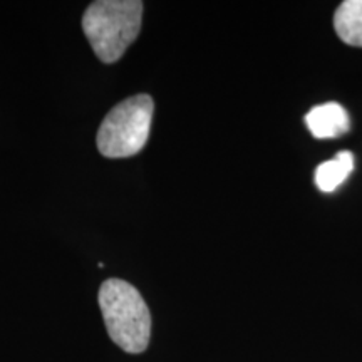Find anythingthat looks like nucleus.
<instances>
[{"label": "nucleus", "instance_id": "1", "mask_svg": "<svg viewBox=\"0 0 362 362\" xmlns=\"http://www.w3.org/2000/svg\"><path fill=\"white\" fill-rule=\"evenodd\" d=\"M98 300L112 342L128 354L146 351L151 336V314L138 288L126 280L110 279L99 288Z\"/></svg>", "mask_w": 362, "mask_h": 362}, {"label": "nucleus", "instance_id": "2", "mask_svg": "<svg viewBox=\"0 0 362 362\" xmlns=\"http://www.w3.org/2000/svg\"><path fill=\"white\" fill-rule=\"evenodd\" d=\"M141 19L139 0H99L86 8L83 30L99 61L112 64L138 37Z\"/></svg>", "mask_w": 362, "mask_h": 362}, {"label": "nucleus", "instance_id": "3", "mask_svg": "<svg viewBox=\"0 0 362 362\" xmlns=\"http://www.w3.org/2000/svg\"><path fill=\"white\" fill-rule=\"evenodd\" d=\"M155 103L148 94H136L116 104L98 131V149L106 158H129L144 148L151 129Z\"/></svg>", "mask_w": 362, "mask_h": 362}, {"label": "nucleus", "instance_id": "4", "mask_svg": "<svg viewBox=\"0 0 362 362\" xmlns=\"http://www.w3.org/2000/svg\"><path fill=\"white\" fill-rule=\"evenodd\" d=\"M305 124L317 139H332L349 131V115L339 103L314 106L305 115Z\"/></svg>", "mask_w": 362, "mask_h": 362}, {"label": "nucleus", "instance_id": "5", "mask_svg": "<svg viewBox=\"0 0 362 362\" xmlns=\"http://www.w3.org/2000/svg\"><path fill=\"white\" fill-rule=\"evenodd\" d=\"M334 29L342 42L362 47V0H346L334 13Z\"/></svg>", "mask_w": 362, "mask_h": 362}, {"label": "nucleus", "instance_id": "6", "mask_svg": "<svg viewBox=\"0 0 362 362\" xmlns=\"http://www.w3.org/2000/svg\"><path fill=\"white\" fill-rule=\"evenodd\" d=\"M354 170V155L351 151L337 153L332 160L324 161L315 170V185L320 192L332 193L341 187Z\"/></svg>", "mask_w": 362, "mask_h": 362}]
</instances>
